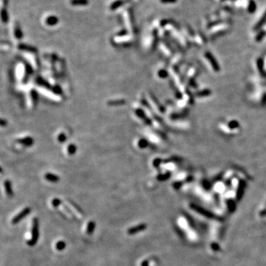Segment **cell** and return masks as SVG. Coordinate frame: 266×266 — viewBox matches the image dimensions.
<instances>
[{
    "label": "cell",
    "instance_id": "cell-11",
    "mask_svg": "<svg viewBox=\"0 0 266 266\" xmlns=\"http://www.w3.org/2000/svg\"><path fill=\"white\" fill-rule=\"evenodd\" d=\"M61 200H59V199H57V198H56V199H54V200H52L53 205V206H55V207L59 206V205L61 204Z\"/></svg>",
    "mask_w": 266,
    "mask_h": 266
},
{
    "label": "cell",
    "instance_id": "cell-1",
    "mask_svg": "<svg viewBox=\"0 0 266 266\" xmlns=\"http://www.w3.org/2000/svg\"><path fill=\"white\" fill-rule=\"evenodd\" d=\"M39 239V220L37 218L33 219L32 227V238L31 240L27 241V245L30 246H33L36 244Z\"/></svg>",
    "mask_w": 266,
    "mask_h": 266
},
{
    "label": "cell",
    "instance_id": "cell-14",
    "mask_svg": "<svg viewBox=\"0 0 266 266\" xmlns=\"http://www.w3.org/2000/svg\"><path fill=\"white\" fill-rule=\"evenodd\" d=\"M162 3H174L177 2V0H160Z\"/></svg>",
    "mask_w": 266,
    "mask_h": 266
},
{
    "label": "cell",
    "instance_id": "cell-9",
    "mask_svg": "<svg viewBox=\"0 0 266 266\" xmlns=\"http://www.w3.org/2000/svg\"><path fill=\"white\" fill-rule=\"evenodd\" d=\"M66 247V243L64 241H59L56 245V248L58 251H63Z\"/></svg>",
    "mask_w": 266,
    "mask_h": 266
},
{
    "label": "cell",
    "instance_id": "cell-4",
    "mask_svg": "<svg viewBox=\"0 0 266 266\" xmlns=\"http://www.w3.org/2000/svg\"><path fill=\"white\" fill-rule=\"evenodd\" d=\"M265 22H266V11H265L264 14L263 15L262 18L259 20V22H257L256 26L254 27V30H259V29L260 28V27H262V26H263V25L265 23Z\"/></svg>",
    "mask_w": 266,
    "mask_h": 266
},
{
    "label": "cell",
    "instance_id": "cell-12",
    "mask_svg": "<svg viewBox=\"0 0 266 266\" xmlns=\"http://www.w3.org/2000/svg\"><path fill=\"white\" fill-rule=\"evenodd\" d=\"M86 0H72V3L73 5H78V4H86Z\"/></svg>",
    "mask_w": 266,
    "mask_h": 266
},
{
    "label": "cell",
    "instance_id": "cell-7",
    "mask_svg": "<svg viewBox=\"0 0 266 266\" xmlns=\"http://www.w3.org/2000/svg\"><path fill=\"white\" fill-rule=\"evenodd\" d=\"M256 3L253 0H250L249 1V4H248V11L249 13H253L254 11H256Z\"/></svg>",
    "mask_w": 266,
    "mask_h": 266
},
{
    "label": "cell",
    "instance_id": "cell-5",
    "mask_svg": "<svg viewBox=\"0 0 266 266\" xmlns=\"http://www.w3.org/2000/svg\"><path fill=\"white\" fill-rule=\"evenodd\" d=\"M205 56H206L207 59L209 60V61L211 62V64L212 65L213 68H214L215 70H218V66H217V63H216V61L214 60V57H212V56H211V55L209 53H206V54H205Z\"/></svg>",
    "mask_w": 266,
    "mask_h": 266
},
{
    "label": "cell",
    "instance_id": "cell-6",
    "mask_svg": "<svg viewBox=\"0 0 266 266\" xmlns=\"http://www.w3.org/2000/svg\"><path fill=\"white\" fill-rule=\"evenodd\" d=\"M5 190L6 192H7V195L9 197H12L13 194V190H12V188H11V183H10L8 180L5 182Z\"/></svg>",
    "mask_w": 266,
    "mask_h": 266
},
{
    "label": "cell",
    "instance_id": "cell-3",
    "mask_svg": "<svg viewBox=\"0 0 266 266\" xmlns=\"http://www.w3.org/2000/svg\"><path fill=\"white\" fill-rule=\"evenodd\" d=\"M146 224L143 223V224H140V225H136V226L132 227V228H129L127 231V233L129 234L132 235V234H137V233H138V232L143 231L146 229Z\"/></svg>",
    "mask_w": 266,
    "mask_h": 266
},
{
    "label": "cell",
    "instance_id": "cell-10",
    "mask_svg": "<svg viewBox=\"0 0 266 266\" xmlns=\"http://www.w3.org/2000/svg\"><path fill=\"white\" fill-rule=\"evenodd\" d=\"M45 178H46V179L48 180L49 181H51V182H56L59 180V178H58L57 176L53 175V174H46V175H45Z\"/></svg>",
    "mask_w": 266,
    "mask_h": 266
},
{
    "label": "cell",
    "instance_id": "cell-16",
    "mask_svg": "<svg viewBox=\"0 0 266 266\" xmlns=\"http://www.w3.org/2000/svg\"><path fill=\"white\" fill-rule=\"evenodd\" d=\"M222 1H225V0H222Z\"/></svg>",
    "mask_w": 266,
    "mask_h": 266
},
{
    "label": "cell",
    "instance_id": "cell-13",
    "mask_svg": "<svg viewBox=\"0 0 266 266\" xmlns=\"http://www.w3.org/2000/svg\"><path fill=\"white\" fill-rule=\"evenodd\" d=\"M265 35V31H260V33H259V34L257 35L256 39H257V41H259V40H261L264 37Z\"/></svg>",
    "mask_w": 266,
    "mask_h": 266
},
{
    "label": "cell",
    "instance_id": "cell-2",
    "mask_svg": "<svg viewBox=\"0 0 266 266\" xmlns=\"http://www.w3.org/2000/svg\"><path fill=\"white\" fill-rule=\"evenodd\" d=\"M31 211V208H29V207H27L25 209H24L23 210L21 211L20 213H19L17 215H16L13 217V220H12V223L13 224H16V223H18L19 222H20L22 220V219L27 217Z\"/></svg>",
    "mask_w": 266,
    "mask_h": 266
},
{
    "label": "cell",
    "instance_id": "cell-15",
    "mask_svg": "<svg viewBox=\"0 0 266 266\" xmlns=\"http://www.w3.org/2000/svg\"><path fill=\"white\" fill-rule=\"evenodd\" d=\"M147 264H148L147 262H146V261H144V263H143L142 264H141V265H142V266H147V265H148Z\"/></svg>",
    "mask_w": 266,
    "mask_h": 266
},
{
    "label": "cell",
    "instance_id": "cell-8",
    "mask_svg": "<svg viewBox=\"0 0 266 266\" xmlns=\"http://www.w3.org/2000/svg\"><path fill=\"white\" fill-rule=\"evenodd\" d=\"M95 227V223L94 222L91 221L88 223L87 225V228H86V233L88 234H91L93 232L94 228Z\"/></svg>",
    "mask_w": 266,
    "mask_h": 266
}]
</instances>
